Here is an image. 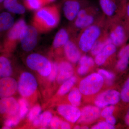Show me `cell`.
<instances>
[{
	"label": "cell",
	"instance_id": "obj_1",
	"mask_svg": "<svg viewBox=\"0 0 129 129\" xmlns=\"http://www.w3.org/2000/svg\"><path fill=\"white\" fill-rule=\"evenodd\" d=\"M60 18L58 5H46L36 11L32 18V25L39 33H45L56 28L59 24Z\"/></svg>",
	"mask_w": 129,
	"mask_h": 129
},
{
	"label": "cell",
	"instance_id": "obj_2",
	"mask_svg": "<svg viewBox=\"0 0 129 129\" xmlns=\"http://www.w3.org/2000/svg\"><path fill=\"white\" fill-rule=\"evenodd\" d=\"M106 18L104 15L100 16L94 23L81 30L76 37L80 50L85 52L90 51L104 31L107 20Z\"/></svg>",
	"mask_w": 129,
	"mask_h": 129
},
{
	"label": "cell",
	"instance_id": "obj_3",
	"mask_svg": "<svg viewBox=\"0 0 129 129\" xmlns=\"http://www.w3.org/2000/svg\"><path fill=\"white\" fill-rule=\"evenodd\" d=\"M105 30L107 33L112 44L118 47L126 44L129 39V33L121 17L107 19Z\"/></svg>",
	"mask_w": 129,
	"mask_h": 129
},
{
	"label": "cell",
	"instance_id": "obj_4",
	"mask_svg": "<svg viewBox=\"0 0 129 129\" xmlns=\"http://www.w3.org/2000/svg\"><path fill=\"white\" fill-rule=\"evenodd\" d=\"M98 10L94 6L90 5L89 3L84 6L73 21V32H74L75 30L80 31L92 25L100 17L98 16Z\"/></svg>",
	"mask_w": 129,
	"mask_h": 129
},
{
	"label": "cell",
	"instance_id": "obj_5",
	"mask_svg": "<svg viewBox=\"0 0 129 129\" xmlns=\"http://www.w3.org/2000/svg\"><path fill=\"white\" fill-rule=\"evenodd\" d=\"M26 25L27 24L23 19H21L16 22L5 35L2 40V49L6 51H10L14 49L20 42L21 32Z\"/></svg>",
	"mask_w": 129,
	"mask_h": 129
},
{
	"label": "cell",
	"instance_id": "obj_6",
	"mask_svg": "<svg viewBox=\"0 0 129 129\" xmlns=\"http://www.w3.org/2000/svg\"><path fill=\"white\" fill-rule=\"evenodd\" d=\"M28 67L41 76L47 77L50 74L52 63L44 56L37 53L29 55L26 58Z\"/></svg>",
	"mask_w": 129,
	"mask_h": 129
},
{
	"label": "cell",
	"instance_id": "obj_7",
	"mask_svg": "<svg viewBox=\"0 0 129 129\" xmlns=\"http://www.w3.org/2000/svg\"><path fill=\"white\" fill-rule=\"evenodd\" d=\"M104 79L99 73L91 74L81 81L79 89L85 95L94 94L102 87Z\"/></svg>",
	"mask_w": 129,
	"mask_h": 129
},
{
	"label": "cell",
	"instance_id": "obj_8",
	"mask_svg": "<svg viewBox=\"0 0 129 129\" xmlns=\"http://www.w3.org/2000/svg\"><path fill=\"white\" fill-rule=\"evenodd\" d=\"M39 32L33 25H27L21 32L20 42L23 50L29 52L37 45Z\"/></svg>",
	"mask_w": 129,
	"mask_h": 129
},
{
	"label": "cell",
	"instance_id": "obj_9",
	"mask_svg": "<svg viewBox=\"0 0 129 129\" xmlns=\"http://www.w3.org/2000/svg\"><path fill=\"white\" fill-rule=\"evenodd\" d=\"M18 86L19 94L24 97L32 95L37 87V83L34 76L29 72H24L19 78Z\"/></svg>",
	"mask_w": 129,
	"mask_h": 129
},
{
	"label": "cell",
	"instance_id": "obj_10",
	"mask_svg": "<svg viewBox=\"0 0 129 129\" xmlns=\"http://www.w3.org/2000/svg\"><path fill=\"white\" fill-rule=\"evenodd\" d=\"M88 3V0H62L65 17L68 21L73 22L80 9Z\"/></svg>",
	"mask_w": 129,
	"mask_h": 129
},
{
	"label": "cell",
	"instance_id": "obj_11",
	"mask_svg": "<svg viewBox=\"0 0 129 129\" xmlns=\"http://www.w3.org/2000/svg\"><path fill=\"white\" fill-rule=\"evenodd\" d=\"M99 5L104 16L107 19L121 17L124 3L118 0H99Z\"/></svg>",
	"mask_w": 129,
	"mask_h": 129
},
{
	"label": "cell",
	"instance_id": "obj_12",
	"mask_svg": "<svg viewBox=\"0 0 129 129\" xmlns=\"http://www.w3.org/2000/svg\"><path fill=\"white\" fill-rule=\"evenodd\" d=\"M120 101V91L115 90H110L98 95L95 100V103L97 107L102 108L108 105L117 104Z\"/></svg>",
	"mask_w": 129,
	"mask_h": 129
},
{
	"label": "cell",
	"instance_id": "obj_13",
	"mask_svg": "<svg viewBox=\"0 0 129 129\" xmlns=\"http://www.w3.org/2000/svg\"><path fill=\"white\" fill-rule=\"evenodd\" d=\"M18 84L16 80L9 77L0 79V98L12 96L16 93Z\"/></svg>",
	"mask_w": 129,
	"mask_h": 129
},
{
	"label": "cell",
	"instance_id": "obj_14",
	"mask_svg": "<svg viewBox=\"0 0 129 129\" xmlns=\"http://www.w3.org/2000/svg\"><path fill=\"white\" fill-rule=\"evenodd\" d=\"M19 104L13 97L3 98L0 99V114L8 117L18 113Z\"/></svg>",
	"mask_w": 129,
	"mask_h": 129
},
{
	"label": "cell",
	"instance_id": "obj_15",
	"mask_svg": "<svg viewBox=\"0 0 129 129\" xmlns=\"http://www.w3.org/2000/svg\"><path fill=\"white\" fill-rule=\"evenodd\" d=\"M79 49L76 43V37H70L63 48L65 55L70 62L76 63L79 61L81 57Z\"/></svg>",
	"mask_w": 129,
	"mask_h": 129
},
{
	"label": "cell",
	"instance_id": "obj_16",
	"mask_svg": "<svg viewBox=\"0 0 129 129\" xmlns=\"http://www.w3.org/2000/svg\"><path fill=\"white\" fill-rule=\"evenodd\" d=\"M57 111L66 120L73 123L78 120L81 114L80 111L78 108L68 104L60 105L58 108Z\"/></svg>",
	"mask_w": 129,
	"mask_h": 129
},
{
	"label": "cell",
	"instance_id": "obj_17",
	"mask_svg": "<svg viewBox=\"0 0 129 129\" xmlns=\"http://www.w3.org/2000/svg\"><path fill=\"white\" fill-rule=\"evenodd\" d=\"M101 111L98 107L93 106H86L81 112L79 122L89 123L96 120L101 114Z\"/></svg>",
	"mask_w": 129,
	"mask_h": 129
},
{
	"label": "cell",
	"instance_id": "obj_18",
	"mask_svg": "<svg viewBox=\"0 0 129 129\" xmlns=\"http://www.w3.org/2000/svg\"><path fill=\"white\" fill-rule=\"evenodd\" d=\"M59 74L57 78L58 83L62 84L73 76L74 69L73 66L68 62H61L58 64Z\"/></svg>",
	"mask_w": 129,
	"mask_h": 129
},
{
	"label": "cell",
	"instance_id": "obj_19",
	"mask_svg": "<svg viewBox=\"0 0 129 129\" xmlns=\"http://www.w3.org/2000/svg\"><path fill=\"white\" fill-rule=\"evenodd\" d=\"M15 23L11 13L8 11L0 12V36L6 34Z\"/></svg>",
	"mask_w": 129,
	"mask_h": 129
},
{
	"label": "cell",
	"instance_id": "obj_20",
	"mask_svg": "<svg viewBox=\"0 0 129 129\" xmlns=\"http://www.w3.org/2000/svg\"><path fill=\"white\" fill-rule=\"evenodd\" d=\"M117 50V47L113 44H108L103 50L96 56L95 63L99 66L103 65L109 57L115 54Z\"/></svg>",
	"mask_w": 129,
	"mask_h": 129
},
{
	"label": "cell",
	"instance_id": "obj_21",
	"mask_svg": "<svg viewBox=\"0 0 129 129\" xmlns=\"http://www.w3.org/2000/svg\"><path fill=\"white\" fill-rule=\"evenodd\" d=\"M112 44L107 33L104 30L99 39L96 41L90 51L92 55L96 56L103 50L108 44Z\"/></svg>",
	"mask_w": 129,
	"mask_h": 129
},
{
	"label": "cell",
	"instance_id": "obj_22",
	"mask_svg": "<svg viewBox=\"0 0 129 129\" xmlns=\"http://www.w3.org/2000/svg\"><path fill=\"white\" fill-rule=\"evenodd\" d=\"M70 37L69 30L64 28L61 29L55 36L52 43V47L55 49L64 48L65 44L69 40Z\"/></svg>",
	"mask_w": 129,
	"mask_h": 129
},
{
	"label": "cell",
	"instance_id": "obj_23",
	"mask_svg": "<svg viewBox=\"0 0 129 129\" xmlns=\"http://www.w3.org/2000/svg\"><path fill=\"white\" fill-rule=\"evenodd\" d=\"M13 68L11 61L6 56H0V78L11 76Z\"/></svg>",
	"mask_w": 129,
	"mask_h": 129
},
{
	"label": "cell",
	"instance_id": "obj_24",
	"mask_svg": "<svg viewBox=\"0 0 129 129\" xmlns=\"http://www.w3.org/2000/svg\"><path fill=\"white\" fill-rule=\"evenodd\" d=\"M81 98V92L79 89L76 88L72 89L68 95L69 101L72 106L75 107L80 105Z\"/></svg>",
	"mask_w": 129,
	"mask_h": 129
},
{
	"label": "cell",
	"instance_id": "obj_25",
	"mask_svg": "<svg viewBox=\"0 0 129 129\" xmlns=\"http://www.w3.org/2000/svg\"><path fill=\"white\" fill-rule=\"evenodd\" d=\"M76 78L75 76H72L70 78L63 83V84L58 90V94L63 95L68 93L75 84Z\"/></svg>",
	"mask_w": 129,
	"mask_h": 129
},
{
	"label": "cell",
	"instance_id": "obj_26",
	"mask_svg": "<svg viewBox=\"0 0 129 129\" xmlns=\"http://www.w3.org/2000/svg\"><path fill=\"white\" fill-rule=\"evenodd\" d=\"M120 93L121 101L124 104L129 105V76L124 83Z\"/></svg>",
	"mask_w": 129,
	"mask_h": 129
},
{
	"label": "cell",
	"instance_id": "obj_27",
	"mask_svg": "<svg viewBox=\"0 0 129 129\" xmlns=\"http://www.w3.org/2000/svg\"><path fill=\"white\" fill-rule=\"evenodd\" d=\"M23 3L27 9L35 11L45 6L43 0H23Z\"/></svg>",
	"mask_w": 129,
	"mask_h": 129
},
{
	"label": "cell",
	"instance_id": "obj_28",
	"mask_svg": "<svg viewBox=\"0 0 129 129\" xmlns=\"http://www.w3.org/2000/svg\"><path fill=\"white\" fill-rule=\"evenodd\" d=\"M40 122V125L42 128H46L50 123L52 118L51 113L48 111L44 112L41 115L38 117Z\"/></svg>",
	"mask_w": 129,
	"mask_h": 129
},
{
	"label": "cell",
	"instance_id": "obj_29",
	"mask_svg": "<svg viewBox=\"0 0 129 129\" xmlns=\"http://www.w3.org/2000/svg\"><path fill=\"white\" fill-rule=\"evenodd\" d=\"M20 117L19 114L8 117L5 123V126L3 128L8 129L11 128L12 127L17 125L20 122Z\"/></svg>",
	"mask_w": 129,
	"mask_h": 129
},
{
	"label": "cell",
	"instance_id": "obj_30",
	"mask_svg": "<svg viewBox=\"0 0 129 129\" xmlns=\"http://www.w3.org/2000/svg\"><path fill=\"white\" fill-rule=\"evenodd\" d=\"M121 17L129 33V0L123 5Z\"/></svg>",
	"mask_w": 129,
	"mask_h": 129
},
{
	"label": "cell",
	"instance_id": "obj_31",
	"mask_svg": "<svg viewBox=\"0 0 129 129\" xmlns=\"http://www.w3.org/2000/svg\"><path fill=\"white\" fill-rule=\"evenodd\" d=\"M129 58L126 57L118 58L116 64L118 71L120 72H124L128 68Z\"/></svg>",
	"mask_w": 129,
	"mask_h": 129
},
{
	"label": "cell",
	"instance_id": "obj_32",
	"mask_svg": "<svg viewBox=\"0 0 129 129\" xmlns=\"http://www.w3.org/2000/svg\"><path fill=\"white\" fill-rule=\"evenodd\" d=\"M26 7L24 4L19 1L14 6L8 9L7 11L14 14H22L25 13Z\"/></svg>",
	"mask_w": 129,
	"mask_h": 129
},
{
	"label": "cell",
	"instance_id": "obj_33",
	"mask_svg": "<svg viewBox=\"0 0 129 129\" xmlns=\"http://www.w3.org/2000/svg\"><path fill=\"white\" fill-rule=\"evenodd\" d=\"M19 106V115L21 118H24L28 111V104L27 101L24 98L19 99L18 102Z\"/></svg>",
	"mask_w": 129,
	"mask_h": 129
},
{
	"label": "cell",
	"instance_id": "obj_34",
	"mask_svg": "<svg viewBox=\"0 0 129 129\" xmlns=\"http://www.w3.org/2000/svg\"><path fill=\"white\" fill-rule=\"evenodd\" d=\"M41 110V108L39 105H36L34 106L29 113L28 115L29 120L30 121H33L39 116Z\"/></svg>",
	"mask_w": 129,
	"mask_h": 129
},
{
	"label": "cell",
	"instance_id": "obj_35",
	"mask_svg": "<svg viewBox=\"0 0 129 129\" xmlns=\"http://www.w3.org/2000/svg\"><path fill=\"white\" fill-rule=\"evenodd\" d=\"M80 65H87L89 67H92L95 64V60L90 57L87 56H84L80 57L79 60Z\"/></svg>",
	"mask_w": 129,
	"mask_h": 129
},
{
	"label": "cell",
	"instance_id": "obj_36",
	"mask_svg": "<svg viewBox=\"0 0 129 129\" xmlns=\"http://www.w3.org/2000/svg\"><path fill=\"white\" fill-rule=\"evenodd\" d=\"M58 72V64L56 62H52L50 74L48 76V79L51 81H54L57 76Z\"/></svg>",
	"mask_w": 129,
	"mask_h": 129
},
{
	"label": "cell",
	"instance_id": "obj_37",
	"mask_svg": "<svg viewBox=\"0 0 129 129\" xmlns=\"http://www.w3.org/2000/svg\"><path fill=\"white\" fill-rule=\"evenodd\" d=\"M115 109V106L111 105L108 107L105 108L101 112V115L103 117L105 118L108 117L111 115H113V113Z\"/></svg>",
	"mask_w": 129,
	"mask_h": 129
},
{
	"label": "cell",
	"instance_id": "obj_38",
	"mask_svg": "<svg viewBox=\"0 0 129 129\" xmlns=\"http://www.w3.org/2000/svg\"><path fill=\"white\" fill-rule=\"evenodd\" d=\"M118 57H126L129 58V44L124 45L118 53Z\"/></svg>",
	"mask_w": 129,
	"mask_h": 129
},
{
	"label": "cell",
	"instance_id": "obj_39",
	"mask_svg": "<svg viewBox=\"0 0 129 129\" xmlns=\"http://www.w3.org/2000/svg\"><path fill=\"white\" fill-rule=\"evenodd\" d=\"M114 125L109 124L107 122H102L98 123L91 128L92 129H114Z\"/></svg>",
	"mask_w": 129,
	"mask_h": 129
},
{
	"label": "cell",
	"instance_id": "obj_40",
	"mask_svg": "<svg viewBox=\"0 0 129 129\" xmlns=\"http://www.w3.org/2000/svg\"><path fill=\"white\" fill-rule=\"evenodd\" d=\"M98 73L102 76H103L105 78L110 81L113 80L115 78V75L113 73L109 72L104 69H99L98 71Z\"/></svg>",
	"mask_w": 129,
	"mask_h": 129
},
{
	"label": "cell",
	"instance_id": "obj_41",
	"mask_svg": "<svg viewBox=\"0 0 129 129\" xmlns=\"http://www.w3.org/2000/svg\"><path fill=\"white\" fill-rule=\"evenodd\" d=\"M19 0H4L2 6V9H4L7 11L17 3Z\"/></svg>",
	"mask_w": 129,
	"mask_h": 129
},
{
	"label": "cell",
	"instance_id": "obj_42",
	"mask_svg": "<svg viewBox=\"0 0 129 129\" xmlns=\"http://www.w3.org/2000/svg\"><path fill=\"white\" fill-rule=\"evenodd\" d=\"M60 119L57 117H54L52 119L50 125L52 129H56L59 128L60 125Z\"/></svg>",
	"mask_w": 129,
	"mask_h": 129
},
{
	"label": "cell",
	"instance_id": "obj_43",
	"mask_svg": "<svg viewBox=\"0 0 129 129\" xmlns=\"http://www.w3.org/2000/svg\"><path fill=\"white\" fill-rule=\"evenodd\" d=\"M89 67L87 65L81 64L78 69V73L80 75H84L88 72Z\"/></svg>",
	"mask_w": 129,
	"mask_h": 129
},
{
	"label": "cell",
	"instance_id": "obj_44",
	"mask_svg": "<svg viewBox=\"0 0 129 129\" xmlns=\"http://www.w3.org/2000/svg\"><path fill=\"white\" fill-rule=\"evenodd\" d=\"M106 121L108 123L113 125H115L116 122H117L116 118L113 115H111V116L106 118Z\"/></svg>",
	"mask_w": 129,
	"mask_h": 129
},
{
	"label": "cell",
	"instance_id": "obj_45",
	"mask_svg": "<svg viewBox=\"0 0 129 129\" xmlns=\"http://www.w3.org/2000/svg\"><path fill=\"white\" fill-rule=\"evenodd\" d=\"M124 122L125 125L129 128V106L125 115Z\"/></svg>",
	"mask_w": 129,
	"mask_h": 129
},
{
	"label": "cell",
	"instance_id": "obj_46",
	"mask_svg": "<svg viewBox=\"0 0 129 129\" xmlns=\"http://www.w3.org/2000/svg\"><path fill=\"white\" fill-rule=\"evenodd\" d=\"M61 128L63 129H69L70 128V126L68 123L64 121H61L60 123Z\"/></svg>",
	"mask_w": 129,
	"mask_h": 129
},
{
	"label": "cell",
	"instance_id": "obj_47",
	"mask_svg": "<svg viewBox=\"0 0 129 129\" xmlns=\"http://www.w3.org/2000/svg\"><path fill=\"white\" fill-rule=\"evenodd\" d=\"M45 6H46L48 4H50L54 2L56 0H43Z\"/></svg>",
	"mask_w": 129,
	"mask_h": 129
},
{
	"label": "cell",
	"instance_id": "obj_48",
	"mask_svg": "<svg viewBox=\"0 0 129 129\" xmlns=\"http://www.w3.org/2000/svg\"><path fill=\"white\" fill-rule=\"evenodd\" d=\"M4 0H0V11L2 10V6Z\"/></svg>",
	"mask_w": 129,
	"mask_h": 129
},
{
	"label": "cell",
	"instance_id": "obj_49",
	"mask_svg": "<svg viewBox=\"0 0 129 129\" xmlns=\"http://www.w3.org/2000/svg\"><path fill=\"white\" fill-rule=\"evenodd\" d=\"M1 37V36H0ZM2 40H1L0 38V49H2Z\"/></svg>",
	"mask_w": 129,
	"mask_h": 129
},
{
	"label": "cell",
	"instance_id": "obj_50",
	"mask_svg": "<svg viewBox=\"0 0 129 129\" xmlns=\"http://www.w3.org/2000/svg\"><path fill=\"white\" fill-rule=\"evenodd\" d=\"M118 1L120 3H122L125 2L127 1H128V0H118Z\"/></svg>",
	"mask_w": 129,
	"mask_h": 129
},
{
	"label": "cell",
	"instance_id": "obj_51",
	"mask_svg": "<svg viewBox=\"0 0 129 129\" xmlns=\"http://www.w3.org/2000/svg\"><path fill=\"white\" fill-rule=\"evenodd\" d=\"M80 128V127L79 126H78V125H77V126H75V127H74V129H78Z\"/></svg>",
	"mask_w": 129,
	"mask_h": 129
},
{
	"label": "cell",
	"instance_id": "obj_52",
	"mask_svg": "<svg viewBox=\"0 0 129 129\" xmlns=\"http://www.w3.org/2000/svg\"><path fill=\"white\" fill-rule=\"evenodd\" d=\"M82 129H89V128L88 127H86V126H84V127H82Z\"/></svg>",
	"mask_w": 129,
	"mask_h": 129
}]
</instances>
